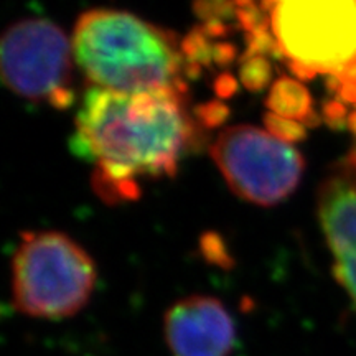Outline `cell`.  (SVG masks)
I'll return each instance as SVG.
<instances>
[{"label":"cell","mask_w":356,"mask_h":356,"mask_svg":"<svg viewBox=\"0 0 356 356\" xmlns=\"http://www.w3.org/2000/svg\"><path fill=\"white\" fill-rule=\"evenodd\" d=\"M239 84L231 73H221L215 81V92L220 99H229L238 92Z\"/></svg>","instance_id":"obj_20"},{"label":"cell","mask_w":356,"mask_h":356,"mask_svg":"<svg viewBox=\"0 0 356 356\" xmlns=\"http://www.w3.org/2000/svg\"><path fill=\"white\" fill-rule=\"evenodd\" d=\"M200 248H202L203 256L207 257L208 261L215 262V264L229 266L231 262H233L228 254V251H226L225 241H222L221 236L215 233V231H208V233H204L202 238H200Z\"/></svg>","instance_id":"obj_16"},{"label":"cell","mask_w":356,"mask_h":356,"mask_svg":"<svg viewBox=\"0 0 356 356\" xmlns=\"http://www.w3.org/2000/svg\"><path fill=\"white\" fill-rule=\"evenodd\" d=\"M239 79L243 86L251 92H261L270 84L273 79V66L266 56H254L241 61Z\"/></svg>","instance_id":"obj_10"},{"label":"cell","mask_w":356,"mask_h":356,"mask_svg":"<svg viewBox=\"0 0 356 356\" xmlns=\"http://www.w3.org/2000/svg\"><path fill=\"white\" fill-rule=\"evenodd\" d=\"M211 157L236 197L259 207L284 202L305 168L296 147L252 126L225 129L213 142Z\"/></svg>","instance_id":"obj_4"},{"label":"cell","mask_w":356,"mask_h":356,"mask_svg":"<svg viewBox=\"0 0 356 356\" xmlns=\"http://www.w3.org/2000/svg\"><path fill=\"white\" fill-rule=\"evenodd\" d=\"M270 25L286 56L317 73L356 61V0H280Z\"/></svg>","instance_id":"obj_5"},{"label":"cell","mask_w":356,"mask_h":356,"mask_svg":"<svg viewBox=\"0 0 356 356\" xmlns=\"http://www.w3.org/2000/svg\"><path fill=\"white\" fill-rule=\"evenodd\" d=\"M289 70L292 71L293 76H296L297 79H302V81H310V79H314L315 76H317V71L312 70L310 66L300 63V61L289 60Z\"/></svg>","instance_id":"obj_23"},{"label":"cell","mask_w":356,"mask_h":356,"mask_svg":"<svg viewBox=\"0 0 356 356\" xmlns=\"http://www.w3.org/2000/svg\"><path fill=\"white\" fill-rule=\"evenodd\" d=\"M337 96L345 104L356 106V83H341V88Z\"/></svg>","instance_id":"obj_24"},{"label":"cell","mask_w":356,"mask_h":356,"mask_svg":"<svg viewBox=\"0 0 356 356\" xmlns=\"http://www.w3.org/2000/svg\"><path fill=\"white\" fill-rule=\"evenodd\" d=\"M96 266L84 249L56 231L26 233L13 256V305L26 317L61 320L91 299Z\"/></svg>","instance_id":"obj_3"},{"label":"cell","mask_w":356,"mask_h":356,"mask_svg":"<svg viewBox=\"0 0 356 356\" xmlns=\"http://www.w3.org/2000/svg\"><path fill=\"white\" fill-rule=\"evenodd\" d=\"M48 101H50V104L55 109H68L76 101V95H74V91L71 88L61 86L51 92Z\"/></svg>","instance_id":"obj_21"},{"label":"cell","mask_w":356,"mask_h":356,"mask_svg":"<svg viewBox=\"0 0 356 356\" xmlns=\"http://www.w3.org/2000/svg\"><path fill=\"white\" fill-rule=\"evenodd\" d=\"M163 335L172 356H229L236 325L220 300L191 296L168 309Z\"/></svg>","instance_id":"obj_7"},{"label":"cell","mask_w":356,"mask_h":356,"mask_svg":"<svg viewBox=\"0 0 356 356\" xmlns=\"http://www.w3.org/2000/svg\"><path fill=\"white\" fill-rule=\"evenodd\" d=\"M92 190L102 202L108 204H119L124 202H136L140 198L142 190L136 178L115 180L106 175L104 172L96 168L92 173Z\"/></svg>","instance_id":"obj_9"},{"label":"cell","mask_w":356,"mask_h":356,"mask_svg":"<svg viewBox=\"0 0 356 356\" xmlns=\"http://www.w3.org/2000/svg\"><path fill=\"white\" fill-rule=\"evenodd\" d=\"M202 70H203V66L197 63V61H186V63L184 65V74L186 79H190V81L200 79V76H202Z\"/></svg>","instance_id":"obj_25"},{"label":"cell","mask_w":356,"mask_h":356,"mask_svg":"<svg viewBox=\"0 0 356 356\" xmlns=\"http://www.w3.org/2000/svg\"><path fill=\"white\" fill-rule=\"evenodd\" d=\"M348 109H346L345 102L340 99L325 101L322 106V118L328 124V127L333 131H341V129L348 127Z\"/></svg>","instance_id":"obj_17"},{"label":"cell","mask_w":356,"mask_h":356,"mask_svg":"<svg viewBox=\"0 0 356 356\" xmlns=\"http://www.w3.org/2000/svg\"><path fill=\"white\" fill-rule=\"evenodd\" d=\"M193 13L204 22L228 20L236 17L233 0H193Z\"/></svg>","instance_id":"obj_14"},{"label":"cell","mask_w":356,"mask_h":356,"mask_svg":"<svg viewBox=\"0 0 356 356\" xmlns=\"http://www.w3.org/2000/svg\"><path fill=\"white\" fill-rule=\"evenodd\" d=\"M277 47L279 42L274 37V33H270L269 25H262L259 29H256L254 32L246 33V51L241 56V61L254 56L273 55Z\"/></svg>","instance_id":"obj_13"},{"label":"cell","mask_w":356,"mask_h":356,"mask_svg":"<svg viewBox=\"0 0 356 356\" xmlns=\"http://www.w3.org/2000/svg\"><path fill=\"white\" fill-rule=\"evenodd\" d=\"M186 99L173 86L142 92L89 88L71 152L115 180L175 177L181 155L200 145L203 132L188 115Z\"/></svg>","instance_id":"obj_1"},{"label":"cell","mask_w":356,"mask_h":356,"mask_svg":"<svg viewBox=\"0 0 356 356\" xmlns=\"http://www.w3.org/2000/svg\"><path fill=\"white\" fill-rule=\"evenodd\" d=\"M236 20H238V24L243 30H246V33L254 32L259 26L267 25L266 15L262 13L261 8L256 6L249 8H238V10H236Z\"/></svg>","instance_id":"obj_18"},{"label":"cell","mask_w":356,"mask_h":356,"mask_svg":"<svg viewBox=\"0 0 356 356\" xmlns=\"http://www.w3.org/2000/svg\"><path fill=\"white\" fill-rule=\"evenodd\" d=\"M302 122H304L305 127L314 129V127H318L320 124L323 122V118H322V115H318L317 113H315V111H312V113L307 115V118Z\"/></svg>","instance_id":"obj_26"},{"label":"cell","mask_w":356,"mask_h":356,"mask_svg":"<svg viewBox=\"0 0 356 356\" xmlns=\"http://www.w3.org/2000/svg\"><path fill=\"white\" fill-rule=\"evenodd\" d=\"M279 2L280 0H261V10H264L273 15V13L277 10Z\"/></svg>","instance_id":"obj_27"},{"label":"cell","mask_w":356,"mask_h":356,"mask_svg":"<svg viewBox=\"0 0 356 356\" xmlns=\"http://www.w3.org/2000/svg\"><path fill=\"white\" fill-rule=\"evenodd\" d=\"M348 129L356 136V111L348 115Z\"/></svg>","instance_id":"obj_29"},{"label":"cell","mask_w":356,"mask_h":356,"mask_svg":"<svg viewBox=\"0 0 356 356\" xmlns=\"http://www.w3.org/2000/svg\"><path fill=\"white\" fill-rule=\"evenodd\" d=\"M264 126L270 136L282 142H287V144L307 139V129L304 124H299L297 121L282 118V115L274 113L264 114Z\"/></svg>","instance_id":"obj_12"},{"label":"cell","mask_w":356,"mask_h":356,"mask_svg":"<svg viewBox=\"0 0 356 356\" xmlns=\"http://www.w3.org/2000/svg\"><path fill=\"white\" fill-rule=\"evenodd\" d=\"M211 53H213V63L216 66H221V68L229 66L236 58H238V48L229 42L213 43Z\"/></svg>","instance_id":"obj_19"},{"label":"cell","mask_w":356,"mask_h":356,"mask_svg":"<svg viewBox=\"0 0 356 356\" xmlns=\"http://www.w3.org/2000/svg\"><path fill=\"white\" fill-rule=\"evenodd\" d=\"M74 60L95 86L118 92L168 88L184 73L177 35L127 12L97 8L79 17Z\"/></svg>","instance_id":"obj_2"},{"label":"cell","mask_w":356,"mask_h":356,"mask_svg":"<svg viewBox=\"0 0 356 356\" xmlns=\"http://www.w3.org/2000/svg\"><path fill=\"white\" fill-rule=\"evenodd\" d=\"M210 38L203 32V26L200 25L193 29L186 37L180 42V51L186 61H197L203 68H210L213 63Z\"/></svg>","instance_id":"obj_11"},{"label":"cell","mask_w":356,"mask_h":356,"mask_svg":"<svg viewBox=\"0 0 356 356\" xmlns=\"http://www.w3.org/2000/svg\"><path fill=\"white\" fill-rule=\"evenodd\" d=\"M2 79L25 99H48L71 79V47L63 30L44 19H25L3 33Z\"/></svg>","instance_id":"obj_6"},{"label":"cell","mask_w":356,"mask_h":356,"mask_svg":"<svg viewBox=\"0 0 356 356\" xmlns=\"http://www.w3.org/2000/svg\"><path fill=\"white\" fill-rule=\"evenodd\" d=\"M236 10L238 8H249V7H254V0H233Z\"/></svg>","instance_id":"obj_28"},{"label":"cell","mask_w":356,"mask_h":356,"mask_svg":"<svg viewBox=\"0 0 356 356\" xmlns=\"http://www.w3.org/2000/svg\"><path fill=\"white\" fill-rule=\"evenodd\" d=\"M266 106L270 113L292 119V121H304L314 111L309 89L296 79L286 76L273 83L269 95L266 97Z\"/></svg>","instance_id":"obj_8"},{"label":"cell","mask_w":356,"mask_h":356,"mask_svg":"<svg viewBox=\"0 0 356 356\" xmlns=\"http://www.w3.org/2000/svg\"><path fill=\"white\" fill-rule=\"evenodd\" d=\"M229 115V108L221 101H208L195 108V118H197L200 126L204 129L220 127L221 124L228 121Z\"/></svg>","instance_id":"obj_15"},{"label":"cell","mask_w":356,"mask_h":356,"mask_svg":"<svg viewBox=\"0 0 356 356\" xmlns=\"http://www.w3.org/2000/svg\"><path fill=\"white\" fill-rule=\"evenodd\" d=\"M203 26V32L207 33L208 38L215 40V38H225L233 32L229 25H226L222 20H208L204 22Z\"/></svg>","instance_id":"obj_22"}]
</instances>
